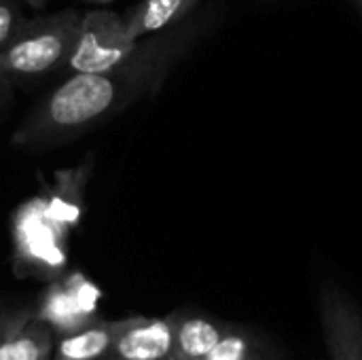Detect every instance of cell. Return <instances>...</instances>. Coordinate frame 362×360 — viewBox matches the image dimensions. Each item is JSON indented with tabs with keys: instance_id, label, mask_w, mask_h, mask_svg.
<instances>
[{
	"instance_id": "cell-1",
	"label": "cell",
	"mask_w": 362,
	"mask_h": 360,
	"mask_svg": "<svg viewBox=\"0 0 362 360\" xmlns=\"http://www.w3.org/2000/svg\"><path fill=\"white\" fill-rule=\"evenodd\" d=\"M221 17L218 4L206 6L170 30L140 38L132 57L121 66L106 72L66 76L21 119L11 142L25 151L53 149L155 98L178 64L216 28Z\"/></svg>"
},
{
	"instance_id": "cell-2",
	"label": "cell",
	"mask_w": 362,
	"mask_h": 360,
	"mask_svg": "<svg viewBox=\"0 0 362 360\" xmlns=\"http://www.w3.org/2000/svg\"><path fill=\"white\" fill-rule=\"evenodd\" d=\"M81 17L78 11L66 8L28 19L0 53V79L15 87L64 70L76 42Z\"/></svg>"
},
{
	"instance_id": "cell-3",
	"label": "cell",
	"mask_w": 362,
	"mask_h": 360,
	"mask_svg": "<svg viewBox=\"0 0 362 360\" xmlns=\"http://www.w3.org/2000/svg\"><path fill=\"white\" fill-rule=\"evenodd\" d=\"M138 40H132L123 15L106 8L83 13L74 49L64 66L66 76L106 72L121 66L136 51Z\"/></svg>"
},
{
	"instance_id": "cell-4",
	"label": "cell",
	"mask_w": 362,
	"mask_h": 360,
	"mask_svg": "<svg viewBox=\"0 0 362 360\" xmlns=\"http://www.w3.org/2000/svg\"><path fill=\"white\" fill-rule=\"evenodd\" d=\"M318 318L329 360H362V303L333 278L318 284Z\"/></svg>"
},
{
	"instance_id": "cell-5",
	"label": "cell",
	"mask_w": 362,
	"mask_h": 360,
	"mask_svg": "<svg viewBox=\"0 0 362 360\" xmlns=\"http://www.w3.org/2000/svg\"><path fill=\"white\" fill-rule=\"evenodd\" d=\"M174 325L170 316H129L119 320L112 356L119 360H174Z\"/></svg>"
},
{
	"instance_id": "cell-6",
	"label": "cell",
	"mask_w": 362,
	"mask_h": 360,
	"mask_svg": "<svg viewBox=\"0 0 362 360\" xmlns=\"http://www.w3.org/2000/svg\"><path fill=\"white\" fill-rule=\"evenodd\" d=\"M168 316L174 325V360H202L210 356L235 327V323L197 308H180Z\"/></svg>"
},
{
	"instance_id": "cell-7",
	"label": "cell",
	"mask_w": 362,
	"mask_h": 360,
	"mask_svg": "<svg viewBox=\"0 0 362 360\" xmlns=\"http://www.w3.org/2000/svg\"><path fill=\"white\" fill-rule=\"evenodd\" d=\"M204 0H140L123 13L132 40L170 30L199 11Z\"/></svg>"
},
{
	"instance_id": "cell-8",
	"label": "cell",
	"mask_w": 362,
	"mask_h": 360,
	"mask_svg": "<svg viewBox=\"0 0 362 360\" xmlns=\"http://www.w3.org/2000/svg\"><path fill=\"white\" fill-rule=\"evenodd\" d=\"M119 320L91 318L57 337L55 354L70 360H104L112 354Z\"/></svg>"
},
{
	"instance_id": "cell-9",
	"label": "cell",
	"mask_w": 362,
	"mask_h": 360,
	"mask_svg": "<svg viewBox=\"0 0 362 360\" xmlns=\"http://www.w3.org/2000/svg\"><path fill=\"white\" fill-rule=\"evenodd\" d=\"M57 333L51 323L28 312L8 333L0 348V360H53Z\"/></svg>"
},
{
	"instance_id": "cell-10",
	"label": "cell",
	"mask_w": 362,
	"mask_h": 360,
	"mask_svg": "<svg viewBox=\"0 0 362 360\" xmlns=\"http://www.w3.org/2000/svg\"><path fill=\"white\" fill-rule=\"evenodd\" d=\"M202 360H280V350L265 331L235 323L218 348Z\"/></svg>"
},
{
	"instance_id": "cell-11",
	"label": "cell",
	"mask_w": 362,
	"mask_h": 360,
	"mask_svg": "<svg viewBox=\"0 0 362 360\" xmlns=\"http://www.w3.org/2000/svg\"><path fill=\"white\" fill-rule=\"evenodd\" d=\"M21 4V0H0V53L15 40V36L28 21Z\"/></svg>"
},
{
	"instance_id": "cell-12",
	"label": "cell",
	"mask_w": 362,
	"mask_h": 360,
	"mask_svg": "<svg viewBox=\"0 0 362 360\" xmlns=\"http://www.w3.org/2000/svg\"><path fill=\"white\" fill-rule=\"evenodd\" d=\"M30 310H15V312H0V348L4 344V339L8 337V333L13 331V327L28 314Z\"/></svg>"
},
{
	"instance_id": "cell-13",
	"label": "cell",
	"mask_w": 362,
	"mask_h": 360,
	"mask_svg": "<svg viewBox=\"0 0 362 360\" xmlns=\"http://www.w3.org/2000/svg\"><path fill=\"white\" fill-rule=\"evenodd\" d=\"M11 89H13V87L0 79V108H4V106H6V102L11 100Z\"/></svg>"
},
{
	"instance_id": "cell-14",
	"label": "cell",
	"mask_w": 362,
	"mask_h": 360,
	"mask_svg": "<svg viewBox=\"0 0 362 360\" xmlns=\"http://www.w3.org/2000/svg\"><path fill=\"white\" fill-rule=\"evenodd\" d=\"M21 2L28 4V6H32V8H42L47 4V0H21Z\"/></svg>"
},
{
	"instance_id": "cell-15",
	"label": "cell",
	"mask_w": 362,
	"mask_h": 360,
	"mask_svg": "<svg viewBox=\"0 0 362 360\" xmlns=\"http://www.w3.org/2000/svg\"><path fill=\"white\" fill-rule=\"evenodd\" d=\"M83 2H89V4H95V6H106V4H110L115 0H83Z\"/></svg>"
},
{
	"instance_id": "cell-16",
	"label": "cell",
	"mask_w": 362,
	"mask_h": 360,
	"mask_svg": "<svg viewBox=\"0 0 362 360\" xmlns=\"http://www.w3.org/2000/svg\"><path fill=\"white\" fill-rule=\"evenodd\" d=\"M352 4H354V8L358 11V15L362 17V0H352Z\"/></svg>"
},
{
	"instance_id": "cell-17",
	"label": "cell",
	"mask_w": 362,
	"mask_h": 360,
	"mask_svg": "<svg viewBox=\"0 0 362 360\" xmlns=\"http://www.w3.org/2000/svg\"><path fill=\"white\" fill-rule=\"evenodd\" d=\"M53 360H70V359H62V356H57V354H55V356H53Z\"/></svg>"
},
{
	"instance_id": "cell-18",
	"label": "cell",
	"mask_w": 362,
	"mask_h": 360,
	"mask_svg": "<svg viewBox=\"0 0 362 360\" xmlns=\"http://www.w3.org/2000/svg\"><path fill=\"white\" fill-rule=\"evenodd\" d=\"M104 360H119V359H117V356H112V354H110V356H108V359H104Z\"/></svg>"
}]
</instances>
